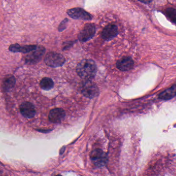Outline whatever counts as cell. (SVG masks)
<instances>
[{"label": "cell", "instance_id": "obj_19", "mask_svg": "<svg viewBox=\"0 0 176 176\" xmlns=\"http://www.w3.org/2000/svg\"><path fill=\"white\" fill-rule=\"evenodd\" d=\"M138 1L142 2L145 3V4H149L150 2H151L152 1V0H138Z\"/></svg>", "mask_w": 176, "mask_h": 176}, {"label": "cell", "instance_id": "obj_5", "mask_svg": "<svg viewBox=\"0 0 176 176\" xmlns=\"http://www.w3.org/2000/svg\"><path fill=\"white\" fill-rule=\"evenodd\" d=\"M95 32L96 27L95 25L92 23H88L85 25L84 27L79 34V39L81 42H88L93 37Z\"/></svg>", "mask_w": 176, "mask_h": 176}, {"label": "cell", "instance_id": "obj_12", "mask_svg": "<svg viewBox=\"0 0 176 176\" xmlns=\"http://www.w3.org/2000/svg\"><path fill=\"white\" fill-rule=\"evenodd\" d=\"M16 84V79L13 75H6L3 79L2 82V88L5 91H8L12 88Z\"/></svg>", "mask_w": 176, "mask_h": 176}, {"label": "cell", "instance_id": "obj_7", "mask_svg": "<svg viewBox=\"0 0 176 176\" xmlns=\"http://www.w3.org/2000/svg\"><path fill=\"white\" fill-rule=\"evenodd\" d=\"M31 52V53L25 57V61L26 63L33 64L40 61L45 52V48L43 46H38Z\"/></svg>", "mask_w": 176, "mask_h": 176}, {"label": "cell", "instance_id": "obj_3", "mask_svg": "<svg viewBox=\"0 0 176 176\" xmlns=\"http://www.w3.org/2000/svg\"><path fill=\"white\" fill-rule=\"evenodd\" d=\"M90 158L93 163L97 167H103L107 163V155L100 149L93 150L90 153Z\"/></svg>", "mask_w": 176, "mask_h": 176}, {"label": "cell", "instance_id": "obj_8", "mask_svg": "<svg viewBox=\"0 0 176 176\" xmlns=\"http://www.w3.org/2000/svg\"><path fill=\"white\" fill-rule=\"evenodd\" d=\"M20 110L22 115L25 118H32L35 115L36 111L34 105L29 102L23 103L20 106Z\"/></svg>", "mask_w": 176, "mask_h": 176}, {"label": "cell", "instance_id": "obj_17", "mask_svg": "<svg viewBox=\"0 0 176 176\" xmlns=\"http://www.w3.org/2000/svg\"><path fill=\"white\" fill-rule=\"evenodd\" d=\"M20 47V45L18 43L11 44V46H9V50L10 51L14 53L19 52V49Z\"/></svg>", "mask_w": 176, "mask_h": 176}, {"label": "cell", "instance_id": "obj_6", "mask_svg": "<svg viewBox=\"0 0 176 176\" xmlns=\"http://www.w3.org/2000/svg\"><path fill=\"white\" fill-rule=\"evenodd\" d=\"M68 15L74 19L82 20H91L92 16L87 11L80 8H74L67 11Z\"/></svg>", "mask_w": 176, "mask_h": 176}, {"label": "cell", "instance_id": "obj_1", "mask_svg": "<svg viewBox=\"0 0 176 176\" xmlns=\"http://www.w3.org/2000/svg\"><path fill=\"white\" fill-rule=\"evenodd\" d=\"M77 72L78 74L83 79L91 80L96 74V65L93 60H83L77 65Z\"/></svg>", "mask_w": 176, "mask_h": 176}, {"label": "cell", "instance_id": "obj_11", "mask_svg": "<svg viewBox=\"0 0 176 176\" xmlns=\"http://www.w3.org/2000/svg\"><path fill=\"white\" fill-rule=\"evenodd\" d=\"M134 62L130 57H124L120 59L116 63L117 67L120 70L126 71L133 68Z\"/></svg>", "mask_w": 176, "mask_h": 176}, {"label": "cell", "instance_id": "obj_15", "mask_svg": "<svg viewBox=\"0 0 176 176\" xmlns=\"http://www.w3.org/2000/svg\"><path fill=\"white\" fill-rule=\"evenodd\" d=\"M37 46L35 45H28V46L21 47L19 49V52H21L23 53H27L32 52L36 48Z\"/></svg>", "mask_w": 176, "mask_h": 176}, {"label": "cell", "instance_id": "obj_10", "mask_svg": "<svg viewBox=\"0 0 176 176\" xmlns=\"http://www.w3.org/2000/svg\"><path fill=\"white\" fill-rule=\"evenodd\" d=\"M65 117V112L63 109L56 108L50 112L49 115V120L53 123L61 122Z\"/></svg>", "mask_w": 176, "mask_h": 176}, {"label": "cell", "instance_id": "obj_13", "mask_svg": "<svg viewBox=\"0 0 176 176\" xmlns=\"http://www.w3.org/2000/svg\"><path fill=\"white\" fill-rule=\"evenodd\" d=\"M176 85H174L169 88L167 89L159 95L160 99L168 100L174 98L176 96Z\"/></svg>", "mask_w": 176, "mask_h": 176}, {"label": "cell", "instance_id": "obj_2", "mask_svg": "<svg viewBox=\"0 0 176 176\" xmlns=\"http://www.w3.org/2000/svg\"><path fill=\"white\" fill-rule=\"evenodd\" d=\"M44 62L47 65L51 67H59L64 65L65 59L61 54L56 52H49L44 58Z\"/></svg>", "mask_w": 176, "mask_h": 176}, {"label": "cell", "instance_id": "obj_9", "mask_svg": "<svg viewBox=\"0 0 176 176\" xmlns=\"http://www.w3.org/2000/svg\"><path fill=\"white\" fill-rule=\"evenodd\" d=\"M118 34V28L115 25H109L104 28L101 36L104 40H110L116 37Z\"/></svg>", "mask_w": 176, "mask_h": 176}, {"label": "cell", "instance_id": "obj_4", "mask_svg": "<svg viewBox=\"0 0 176 176\" xmlns=\"http://www.w3.org/2000/svg\"><path fill=\"white\" fill-rule=\"evenodd\" d=\"M81 91L85 96L89 98H95L99 93V90L97 86L89 80H87L83 83Z\"/></svg>", "mask_w": 176, "mask_h": 176}, {"label": "cell", "instance_id": "obj_14", "mask_svg": "<svg viewBox=\"0 0 176 176\" xmlns=\"http://www.w3.org/2000/svg\"><path fill=\"white\" fill-rule=\"evenodd\" d=\"M54 82L51 79L44 78L40 82V88L43 90H49L54 87Z\"/></svg>", "mask_w": 176, "mask_h": 176}, {"label": "cell", "instance_id": "obj_18", "mask_svg": "<svg viewBox=\"0 0 176 176\" xmlns=\"http://www.w3.org/2000/svg\"><path fill=\"white\" fill-rule=\"evenodd\" d=\"M67 23V19H65V20H63V21L61 22V23L60 24L59 27H58V31H60V32L64 31L66 28Z\"/></svg>", "mask_w": 176, "mask_h": 176}, {"label": "cell", "instance_id": "obj_16", "mask_svg": "<svg viewBox=\"0 0 176 176\" xmlns=\"http://www.w3.org/2000/svg\"><path fill=\"white\" fill-rule=\"evenodd\" d=\"M166 13L167 14V17L170 19L171 21L175 23L176 21V10L172 8H168L166 11Z\"/></svg>", "mask_w": 176, "mask_h": 176}]
</instances>
